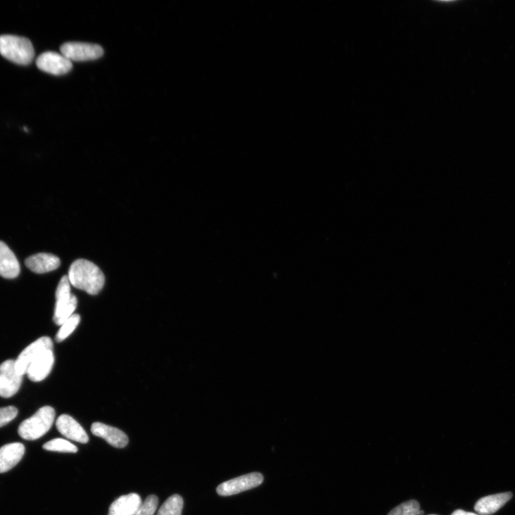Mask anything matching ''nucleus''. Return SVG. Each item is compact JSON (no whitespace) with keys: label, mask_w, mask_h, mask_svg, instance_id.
<instances>
[{"label":"nucleus","mask_w":515,"mask_h":515,"mask_svg":"<svg viewBox=\"0 0 515 515\" xmlns=\"http://www.w3.org/2000/svg\"><path fill=\"white\" fill-rule=\"evenodd\" d=\"M428 515H438V514H428Z\"/></svg>","instance_id":"nucleus-25"},{"label":"nucleus","mask_w":515,"mask_h":515,"mask_svg":"<svg viewBox=\"0 0 515 515\" xmlns=\"http://www.w3.org/2000/svg\"><path fill=\"white\" fill-rule=\"evenodd\" d=\"M184 505V499L181 495H172L161 505L157 515H182Z\"/></svg>","instance_id":"nucleus-18"},{"label":"nucleus","mask_w":515,"mask_h":515,"mask_svg":"<svg viewBox=\"0 0 515 515\" xmlns=\"http://www.w3.org/2000/svg\"><path fill=\"white\" fill-rule=\"evenodd\" d=\"M452 515H480V514H477L476 513H472V512H468V511H464L462 509H457V510L454 511L452 514Z\"/></svg>","instance_id":"nucleus-24"},{"label":"nucleus","mask_w":515,"mask_h":515,"mask_svg":"<svg viewBox=\"0 0 515 515\" xmlns=\"http://www.w3.org/2000/svg\"><path fill=\"white\" fill-rule=\"evenodd\" d=\"M68 279L75 288L90 295H97L105 285V276L95 264L85 260L74 262L69 270Z\"/></svg>","instance_id":"nucleus-1"},{"label":"nucleus","mask_w":515,"mask_h":515,"mask_svg":"<svg viewBox=\"0 0 515 515\" xmlns=\"http://www.w3.org/2000/svg\"><path fill=\"white\" fill-rule=\"evenodd\" d=\"M37 68L46 72L62 75L69 72L72 64L63 55L55 52H46L40 55L37 59Z\"/></svg>","instance_id":"nucleus-9"},{"label":"nucleus","mask_w":515,"mask_h":515,"mask_svg":"<svg viewBox=\"0 0 515 515\" xmlns=\"http://www.w3.org/2000/svg\"><path fill=\"white\" fill-rule=\"evenodd\" d=\"M264 480V476L260 472H251L223 483L218 486L217 492L222 497L235 495L260 486Z\"/></svg>","instance_id":"nucleus-5"},{"label":"nucleus","mask_w":515,"mask_h":515,"mask_svg":"<svg viewBox=\"0 0 515 515\" xmlns=\"http://www.w3.org/2000/svg\"><path fill=\"white\" fill-rule=\"evenodd\" d=\"M142 503L136 493L121 496L111 504L109 515H135Z\"/></svg>","instance_id":"nucleus-16"},{"label":"nucleus","mask_w":515,"mask_h":515,"mask_svg":"<svg viewBox=\"0 0 515 515\" xmlns=\"http://www.w3.org/2000/svg\"><path fill=\"white\" fill-rule=\"evenodd\" d=\"M55 362L53 350H49L37 356L30 364L27 374L34 382L44 380L51 372Z\"/></svg>","instance_id":"nucleus-11"},{"label":"nucleus","mask_w":515,"mask_h":515,"mask_svg":"<svg viewBox=\"0 0 515 515\" xmlns=\"http://www.w3.org/2000/svg\"><path fill=\"white\" fill-rule=\"evenodd\" d=\"M43 449L58 452L76 453L77 448L68 440L61 438L54 439L43 445Z\"/></svg>","instance_id":"nucleus-19"},{"label":"nucleus","mask_w":515,"mask_h":515,"mask_svg":"<svg viewBox=\"0 0 515 515\" xmlns=\"http://www.w3.org/2000/svg\"><path fill=\"white\" fill-rule=\"evenodd\" d=\"M58 431L66 438L82 444L88 443L89 438L82 426L68 414L60 416L56 421Z\"/></svg>","instance_id":"nucleus-10"},{"label":"nucleus","mask_w":515,"mask_h":515,"mask_svg":"<svg viewBox=\"0 0 515 515\" xmlns=\"http://www.w3.org/2000/svg\"><path fill=\"white\" fill-rule=\"evenodd\" d=\"M61 51L71 62L94 61L103 55V49L100 46L82 42L65 43L61 46Z\"/></svg>","instance_id":"nucleus-6"},{"label":"nucleus","mask_w":515,"mask_h":515,"mask_svg":"<svg viewBox=\"0 0 515 515\" xmlns=\"http://www.w3.org/2000/svg\"><path fill=\"white\" fill-rule=\"evenodd\" d=\"M18 414V409L13 406L0 408V427L13 421L17 417Z\"/></svg>","instance_id":"nucleus-23"},{"label":"nucleus","mask_w":515,"mask_h":515,"mask_svg":"<svg viewBox=\"0 0 515 515\" xmlns=\"http://www.w3.org/2000/svg\"><path fill=\"white\" fill-rule=\"evenodd\" d=\"M23 375L15 367V361L7 360L0 365V397L10 398L20 390Z\"/></svg>","instance_id":"nucleus-7"},{"label":"nucleus","mask_w":515,"mask_h":515,"mask_svg":"<svg viewBox=\"0 0 515 515\" xmlns=\"http://www.w3.org/2000/svg\"><path fill=\"white\" fill-rule=\"evenodd\" d=\"M55 417L56 411L52 407H43L33 416L21 423L18 433L25 440H38L50 431Z\"/></svg>","instance_id":"nucleus-3"},{"label":"nucleus","mask_w":515,"mask_h":515,"mask_svg":"<svg viewBox=\"0 0 515 515\" xmlns=\"http://www.w3.org/2000/svg\"><path fill=\"white\" fill-rule=\"evenodd\" d=\"M511 497V492L487 496L477 502L475 509L480 515H491L502 507Z\"/></svg>","instance_id":"nucleus-17"},{"label":"nucleus","mask_w":515,"mask_h":515,"mask_svg":"<svg viewBox=\"0 0 515 515\" xmlns=\"http://www.w3.org/2000/svg\"><path fill=\"white\" fill-rule=\"evenodd\" d=\"M80 322V317L79 314H73L65 322L56 335V341L60 343L65 340L75 331Z\"/></svg>","instance_id":"nucleus-20"},{"label":"nucleus","mask_w":515,"mask_h":515,"mask_svg":"<svg viewBox=\"0 0 515 515\" xmlns=\"http://www.w3.org/2000/svg\"><path fill=\"white\" fill-rule=\"evenodd\" d=\"M420 504L414 500L405 502L394 508L388 515H420Z\"/></svg>","instance_id":"nucleus-21"},{"label":"nucleus","mask_w":515,"mask_h":515,"mask_svg":"<svg viewBox=\"0 0 515 515\" xmlns=\"http://www.w3.org/2000/svg\"><path fill=\"white\" fill-rule=\"evenodd\" d=\"M53 343L48 336H43L32 343L25 349L15 361V367L18 372L24 375L33 360L39 355L49 350H53Z\"/></svg>","instance_id":"nucleus-8"},{"label":"nucleus","mask_w":515,"mask_h":515,"mask_svg":"<svg viewBox=\"0 0 515 515\" xmlns=\"http://www.w3.org/2000/svg\"><path fill=\"white\" fill-rule=\"evenodd\" d=\"M158 505V498L155 495L147 497L135 515H154Z\"/></svg>","instance_id":"nucleus-22"},{"label":"nucleus","mask_w":515,"mask_h":515,"mask_svg":"<svg viewBox=\"0 0 515 515\" xmlns=\"http://www.w3.org/2000/svg\"><path fill=\"white\" fill-rule=\"evenodd\" d=\"M25 452V446L19 443L0 448V473H5L15 467L23 459Z\"/></svg>","instance_id":"nucleus-14"},{"label":"nucleus","mask_w":515,"mask_h":515,"mask_svg":"<svg viewBox=\"0 0 515 515\" xmlns=\"http://www.w3.org/2000/svg\"><path fill=\"white\" fill-rule=\"evenodd\" d=\"M91 432L95 436L103 438L116 448H124L128 444L127 436L120 429L101 422L92 424Z\"/></svg>","instance_id":"nucleus-12"},{"label":"nucleus","mask_w":515,"mask_h":515,"mask_svg":"<svg viewBox=\"0 0 515 515\" xmlns=\"http://www.w3.org/2000/svg\"><path fill=\"white\" fill-rule=\"evenodd\" d=\"M20 273V266L14 253L3 241H0V276L13 279Z\"/></svg>","instance_id":"nucleus-15"},{"label":"nucleus","mask_w":515,"mask_h":515,"mask_svg":"<svg viewBox=\"0 0 515 515\" xmlns=\"http://www.w3.org/2000/svg\"><path fill=\"white\" fill-rule=\"evenodd\" d=\"M0 55L15 64L27 65L33 61L34 51L30 39L6 34L0 36Z\"/></svg>","instance_id":"nucleus-2"},{"label":"nucleus","mask_w":515,"mask_h":515,"mask_svg":"<svg viewBox=\"0 0 515 515\" xmlns=\"http://www.w3.org/2000/svg\"><path fill=\"white\" fill-rule=\"evenodd\" d=\"M70 283L68 276H63L56 290V303L53 321L58 326H62L70 318L77 306V299L71 293Z\"/></svg>","instance_id":"nucleus-4"},{"label":"nucleus","mask_w":515,"mask_h":515,"mask_svg":"<svg viewBox=\"0 0 515 515\" xmlns=\"http://www.w3.org/2000/svg\"><path fill=\"white\" fill-rule=\"evenodd\" d=\"M59 258L51 253H37L25 261L26 267L36 274H46L56 270L61 266Z\"/></svg>","instance_id":"nucleus-13"}]
</instances>
